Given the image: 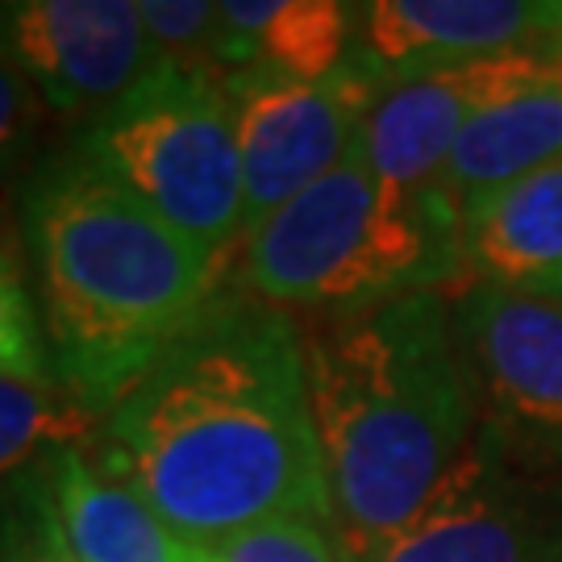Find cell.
Listing matches in <instances>:
<instances>
[{
	"mask_svg": "<svg viewBox=\"0 0 562 562\" xmlns=\"http://www.w3.org/2000/svg\"><path fill=\"white\" fill-rule=\"evenodd\" d=\"M146 38L155 55L180 71L217 76V38H222V13L209 0H138Z\"/></svg>",
	"mask_w": 562,
	"mask_h": 562,
	"instance_id": "18",
	"label": "cell"
},
{
	"mask_svg": "<svg viewBox=\"0 0 562 562\" xmlns=\"http://www.w3.org/2000/svg\"><path fill=\"white\" fill-rule=\"evenodd\" d=\"M554 55L517 50L496 59L462 63L413 80L383 83L362 121V155L380 180L404 192H442L446 159L467 121L501 101L554 83Z\"/></svg>",
	"mask_w": 562,
	"mask_h": 562,
	"instance_id": "10",
	"label": "cell"
},
{
	"mask_svg": "<svg viewBox=\"0 0 562 562\" xmlns=\"http://www.w3.org/2000/svg\"><path fill=\"white\" fill-rule=\"evenodd\" d=\"M42 125V101L30 83L21 80V71L0 55V183L18 176Z\"/></svg>",
	"mask_w": 562,
	"mask_h": 562,
	"instance_id": "21",
	"label": "cell"
},
{
	"mask_svg": "<svg viewBox=\"0 0 562 562\" xmlns=\"http://www.w3.org/2000/svg\"><path fill=\"white\" fill-rule=\"evenodd\" d=\"M92 450L201 550L283 517L329 521L301 325L238 283L109 404Z\"/></svg>",
	"mask_w": 562,
	"mask_h": 562,
	"instance_id": "1",
	"label": "cell"
},
{
	"mask_svg": "<svg viewBox=\"0 0 562 562\" xmlns=\"http://www.w3.org/2000/svg\"><path fill=\"white\" fill-rule=\"evenodd\" d=\"M50 350L34 292L25 288L21 262L0 250V375H46Z\"/></svg>",
	"mask_w": 562,
	"mask_h": 562,
	"instance_id": "19",
	"label": "cell"
},
{
	"mask_svg": "<svg viewBox=\"0 0 562 562\" xmlns=\"http://www.w3.org/2000/svg\"><path fill=\"white\" fill-rule=\"evenodd\" d=\"M217 76L262 63L304 83L334 80L350 63L355 4L338 0H222Z\"/></svg>",
	"mask_w": 562,
	"mask_h": 562,
	"instance_id": "14",
	"label": "cell"
},
{
	"mask_svg": "<svg viewBox=\"0 0 562 562\" xmlns=\"http://www.w3.org/2000/svg\"><path fill=\"white\" fill-rule=\"evenodd\" d=\"M67 150L209 255L222 259L241 241V155L222 80L159 63L130 97L83 121Z\"/></svg>",
	"mask_w": 562,
	"mask_h": 562,
	"instance_id": "5",
	"label": "cell"
},
{
	"mask_svg": "<svg viewBox=\"0 0 562 562\" xmlns=\"http://www.w3.org/2000/svg\"><path fill=\"white\" fill-rule=\"evenodd\" d=\"M554 76H559V83H562V42H559V50H554Z\"/></svg>",
	"mask_w": 562,
	"mask_h": 562,
	"instance_id": "22",
	"label": "cell"
},
{
	"mask_svg": "<svg viewBox=\"0 0 562 562\" xmlns=\"http://www.w3.org/2000/svg\"><path fill=\"white\" fill-rule=\"evenodd\" d=\"M325 513L346 559L442 496L480 442V404L446 292L301 325Z\"/></svg>",
	"mask_w": 562,
	"mask_h": 562,
	"instance_id": "2",
	"label": "cell"
},
{
	"mask_svg": "<svg viewBox=\"0 0 562 562\" xmlns=\"http://www.w3.org/2000/svg\"><path fill=\"white\" fill-rule=\"evenodd\" d=\"M101 413L46 375H0V483L38 471L59 450L92 446Z\"/></svg>",
	"mask_w": 562,
	"mask_h": 562,
	"instance_id": "16",
	"label": "cell"
},
{
	"mask_svg": "<svg viewBox=\"0 0 562 562\" xmlns=\"http://www.w3.org/2000/svg\"><path fill=\"white\" fill-rule=\"evenodd\" d=\"M459 271L462 217L450 201L380 180L359 146L241 238L238 288L283 313L341 317L413 292H446Z\"/></svg>",
	"mask_w": 562,
	"mask_h": 562,
	"instance_id": "4",
	"label": "cell"
},
{
	"mask_svg": "<svg viewBox=\"0 0 562 562\" xmlns=\"http://www.w3.org/2000/svg\"><path fill=\"white\" fill-rule=\"evenodd\" d=\"M0 562H80L55 513L50 462L0 483Z\"/></svg>",
	"mask_w": 562,
	"mask_h": 562,
	"instance_id": "17",
	"label": "cell"
},
{
	"mask_svg": "<svg viewBox=\"0 0 562 562\" xmlns=\"http://www.w3.org/2000/svg\"><path fill=\"white\" fill-rule=\"evenodd\" d=\"M346 562H562V467L521 459L480 429L417 521Z\"/></svg>",
	"mask_w": 562,
	"mask_h": 562,
	"instance_id": "7",
	"label": "cell"
},
{
	"mask_svg": "<svg viewBox=\"0 0 562 562\" xmlns=\"http://www.w3.org/2000/svg\"><path fill=\"white\" fill-rule=\"evenodd\" d=\"M562 162V83H542L467 121L442 171V196L462 217L467 204Z\"/></svg>",
	"mask_w": 562,
	"mask_h": 562,
	"instance_id": "15",
	"label": "cell"
},
{
	"mask_svg": "<svg viewBox=\"0 0 562 562\" xmlns=\"http://www.w3.org/2000/svg\"><path fill=\"white\" fill-rule=\"evenodd\" d=\"M0 55L38 92L42 109L80 125L162 63L138 0H0Z\"/></svg>",
	"mask_w": 562,
	"mask_h": 562,
	"instance_id": "9",
	"label": "cell"
},
{
	"mask_svg": "<svg viewBox=\"0 0 562 562\" xmlns=\"http://www.w3.org/2000/svg\"><path fill=\"white\" fill-rule=\"evenodd\" d=\"M222 88L238 130L246 238L276 209L296 201L304 188L325 180L359 150L362 121L383 83L350 59L325 83L292 80L250 63L225 76Z\"/></svg>",
	"mask_w": 562,
	"mask_h": 562,
	"instance_id": "6",
	"label": "cell"
},
{
	"mask_svg": "<svg viewBox=\"0 0 562 562\" xmlns=\"http://www.w3.org/2000/svg\"><path fill=\"white\" fill-rule=\"evenodd\" d=\"M18 209L50 375L104 417L213 301L222 259L67 146L25 176Z\"/></svg>",
	"mask_w": 562,
	"mask_h": 562,
	"instance_id": "3",
	"label": "cell"
},
{
	"mask_svg": "<svg viewBox=\"0 0 562 562\" xmlns=\"http://www.w3.org/2000/svg\"><path fill=\"white\" fill-rule=\"evenodd\" d=\"M97 446V442H92ZM92 446L50 459V492L63 538L80 562H217L213 550L180 538Z\"/></svg>",
	"mask_w": 562,
	"mask_h": 562,
	"instance_id": "13",
	"label": "cell"
},
{
	"mask_svg": "<svg viewBox=\"0 0 562 562\" xmlns=\"http://www.w3.org/2000/svg\"><path fill=\"white\" fill-rule=\"evenodd\" d=\"M450 313L480 425L513 454L562 467V304L471 280Z\"/></svg>",
	"mask_w": 562,
	"mask_h": 562,
	"instance_id": "8",
	"label": "cell"
},
{
	"mask_svg": "<svg viewBox=\"0 0 562 562\" xmlns=\"http://www.w3.org/2000/svg\"><path fill=\"white\" fill-rule=\"evenodd\" d=\"M562 42V4L550 0H375L355 4L350 59L371 80L396 83L462 63Z\"/></svg>",
	"mask_w": 562,
	"mask_h": 562,
	"instance_id": "11",
	"label": "cell"
},
{
	"mask_svg": "<svg viewBox=\"0 0 562 562\" xmlns=\"http://www.w3.org/2000/svg\"><path fill=\"white\" fill-rule=\"evenodd\" d=\"M462 262L475 283L562 304V162L467 204Z\"/></svg>",
	"mask_w": 562,
	"mask_h": 562,
	"instance_id": "12",
	"label": "cell"
},
{
	"mask_svg": "<svg viewBox=\"0 0 562 562\" xmlns=\"http://www.w3.org/2000/svg\"><path fill=\"white\" fill-rule=\"evenodd\" d=\"M217 562H346L329 521L317 517H283L246 529L213 550Z\"/></svg>",
	"mask_w": 562,
	"mask_h": 562,
	"instance_id": "20",
	"label": "cell"
}]
</instances>
